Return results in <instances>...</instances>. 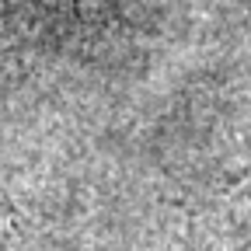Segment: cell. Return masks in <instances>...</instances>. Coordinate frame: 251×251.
<instances>
[{
    "instance_id": "6da1fadb",
    "label": "cell",
    "mask_w": 251,
    "mask_h": 251,
    "mask_svg": "<svg viewBox=\"0 0 251 251\" xmlns=\"http://www.w3.org/2000/svg\"><path fill=\"white\" fill-rule=\"evenodd\" d=\"M80 4H101V0H80Z\"/></svg>"
}]
</instances>
